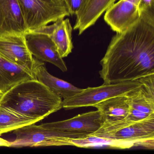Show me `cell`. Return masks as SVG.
<instances>
[{
    "label": "cell",
    "instance_id": "cell-1",
    "mask_svg": "<svg viewBox=\"0 0 154 154\" xmlns=\"http://www.w3.org/2000/svg\"><path fill=\"white\" fill-rule=\"evenodd\" d=\"M100 64L104 85L154 74V26L140 18L125 31L116 33Z\"/></svg>",
    "mask_w": 154,
    "mask_h": 154
},
{
    "label": "cell",
    "instance_id": "cell-2",
    "mask_svg": "<svg viewBox=\"0 0 154 154\" xmlns=\"http://www.w3.org/2000/svg\"><path fill=\"white\" fill-rule=\"evenodd\" d=\"M0 105L40 122L63 108V100L43 83L30 79L3 94Z\"/></svg>",
    "mask_w": 154,
    "mask_h": 154
},
{
    "label": "cell",
    "instance_id": "cell-3",
    "mask_svg": "<svg viewBox=\"0 0 154 154\" xmlns=\"http://www.w3.org/2000/svg\"><path fill=\"white\" fill-rule=\"evenodd\" d=\"M27 31L70 16L65 0H18Z\"/></svg>",
    "mask_w": 154,
    "mask_h": 154
},
{
    "label": "cell",
    "instance_id": "cell-4",
    "mask_svg": "<svg viewBox=\"0 0 154 154\" xmlns=\"http://www.w3.org/2000/svg\"><path fill=\"white\" fill-rule=\"evenodd\" d=\"M35 124L27 125L13 131L16 138L14 141L11 142V147L20 148L72 146L73 139L86 137L50 129Z\"/></svg>",
    "mask_w": 154,
    "mask_h": 154
},
{
    "label": "cell",
    "instance_id": "cell-5",
    "mask_svg": "<svg viewBox=\"0 0 154 154\" xmlns=\"http://www.w3.org/2000/svg\"><path fill=\"white\" fill-rule=\"evenodd\" d=\"M139 80L121 82L111 84H103L96 87L82 89L80 92L63 100V108L73 109L88 107L119 95H126L128 93L140 86Z\"/></svg>",
    "mask_w": 154,
    "mask_h": 154
},
{
    "label": "cell",
    "instance_id": "cell-6",
    "mask_svg": "<svg viewBox=\"0 0 154 154\" xmlns=\"http://www.w3.org/2000/svg\"><path fill=\"white\" fill-rule=\"evenodd\" d=\"M91 136L134 142L137 146L154 149V117L137 122L121 129L109 132H95Z\"/></svg>",
    "mask_w": 154,
    "mask_h": 154
},
{
    "label": "cell",
    "instance_id": "cell-7",
    "mask_svg": "<svg viewBox=\"0 0 154 154\" xmlns=\"http://www.w3.org/2000/svg\"><path fill=\"white\" fill-rule=\"evenodd\" d=\"M25 38L28 48L33 56L40 61L53 64L63 72L67 71L65 63L48 35L37 31H27Z\"/></svg>",
    "mask_w": 154,
    "mask_h": 154
},
{
    "label": "cell",
    "instance_id": "cell-8",
    "mask_svg": "<svg viewBox=\"0 0 154 154\" xmlns=\"http://www.w3.org/2000/svg\"><path fill=\"white\" fill-rule=\"evenodd\" d=\"M102 124L100 111H92L78 114L65 120L43 123L44 128L71 134L89 136L96 132Z\"/></svg>",
    "mask_w": 154,
    "mask_h": 154
},
{
    "label": "cell",
    "instance_id": "cell-9",
    "mask_svg": "<svg viewBox=\"0 0 154 154\" xmlns=\"http://www.w3.org/2000/svg\"><path fill=\"white\" fill-rule=\"evenodd\" d=\"M140 19L138 7L126 0H119L106 11L104 20L116 33L125 31Z\"/></svg>",
    "mask_w": 154,
    "mask_h": 154
},
{
    "label": "cell",
    "instance_id": "cell-10",
    "mask_svg": "<svg viewBox=\"0 0 154 154\" xmlns=\"http://www.w3.org/2000/svg\"><path fill=\"white\" fill-rule=\"evenodd\" d=\"M0 57L19 65L34 61L26 44L25 35L9 34L0 36Z\"/></svg>",
    "mask_w": 154,
    "mask_h": 154
},
{
    "label": "cell",
    "instance_id": "cell-11",
    "mask_svg": "<svg viewBox=\"0 0 154 154\" xmlns=\"http://www.w3.org/2000/svg\"><path fill=\"white\" fill-rule=\"evenodd\" d=\"M27 32L18 0H0V36Z\"/></svg>",
    "mask_w": 154,
    "mask_h": 154
},
{
    "label": "cell",
    "instance_id": "cell-12",
    "mask_svg": "<svg viewBox=\"0 0 154 154\" xmlns=\"http://www.w3.org/2000/svg\"><path fill=\"white\" fill-rule=\"evenodd\" d=\"M36 59L31 63L19 65L0 57V93L4 94L23 81L36 79L33 71Z\"/></svg>",
    "mask_w": 154,
    "mask_h": 154
},
{
    "label": "cell",
    "instance_id": "cell-13",
    "mask_svg": "<svg viewBox=\"0 0 154 154\" xmlns=\"http://www.w3.org/2000/svg\"><path fill=\"white\" fill-rule=\"evenodd\" d=\"M35 31L48 35L55 45L58 53L63 58L72 52V27L69 19H61L54 24L45 26Z\"/></svg>",
    "mask_w": 154,
    "mask_h": 154
},
{
    "label": "cell",
    "instance_id": "cell-14",
    "mask_svg": "<svg viewBox=\"0 0 154 154\" xmlns=\"http://www.w3.org/2000/svg\"><path fill=\"white\" fill-rule=\"evenodd\" d=\"M94 107L101 114L103 128L119 122L126 119L130 111L129 101L126 95L115 96L103 101Z\"/></svg>",
    "mask_w": 154,
    "mask_h": 154
},
{
    "label": "cell",
    "instance_id": "cell-15",
    "mask_svg": "<svg viewBox=\"0 0 154 154\" xmlns=\"http://www.w3.org/2000/svg\"><path fill=\"white\" fill-rule=\"evenodd\" d=\"M139 80L140 86L126 94L131 107L148 114H154V74Z\"/></svg>",
    "mask_w": 154,
    "mask_h": 154
},
{
    "label": "cell",
    "instance_id": "cell-16",
    "mask_svg": "<svg viewBox=\"0 0 154 154\" xmlns=\"http://www.w3.org/2000/svg\"><path fill=\"white\" fill-rule=\"evenodd\" d=\"M117 0H87L83 7L75 15L73 29L78 30L81 35L94 26L100 17Z\"/></svg>",
    "mask_w": 154,
    "mask_h": 154
},
{
    "label": "cell",
    "instance_id": "cell-17",
    "mask_svg": "<svg viewBox=\"0 0 154 154\" xmlns=\"http://www.w3.org/2000/svg\"><path fill=\"white\" fill-rule=\"evenodd\" d=\"M33 71L37 80L43 83L64 100L73 96L82 90L50 74L47 70L45 63L37 58Z\"/></svg>",
    "mask_w": 154,
    "mask_h": 154
},
{
    "label": "cell",
    "instance_id": "cell-18",
    "mask_svg": "<svg viewBox=\"0 0 154 154\" xmlns=\"http://www.w3.org/2000/svg\"><path fill=\"white\" fill-rule=\"evenodd\" d=\"M38 122L11 109L0 105V135Z\"/></svg>",
    "mask_w": 154,
    "mask_h": 154
},
{
    "label": "cell",
    "instance_id": "cell-19",
    "mask_svg": "<svg viewBox=\"0 0 154 154\" xmlns=\"http://www.w3.org/2000/svg\"><path fill=\"white\" fill-rule=\"evenodd\" d=\"M72 142V146L81 148L107 146L111 148L125 149L137 146L136 144L134 142L99 137L91 135L73 139Z\"/></svg>",
    "mask_w": 154,
    "mask_h": 154
},
{
    "label": "cell",
    "instance_id": "cell-20",
    "mask_svg": "<svg viewBox=\"0 0 154 154\" xmlns=\"http://www.w3.org/2000/svg\"><path fill=\"white\" fill-rule=\"evenodd\" d=\"M138 8L140 18L154 26V0H140Z\"/></svg>",
    "mask_w": 154,
    "mask_h": 154
},
{
    "label": "cell",
    "instance_id": "cell-21",
    "mask_svg": "<svg viewBox=\"0 0 154 154\" xmlns=\"http://www.w3.org/2000/svg\"><path fill=\"white\" fill-rule=\"evenodd\" d=\"M87 0H65L70 16L76 15Z\"/></svg>",
    "mask_w": 154,
    "mask_h": 154
},
{
    "label": "cell",
    "instance_id": "cell-22",
    "mask_svg": "<svg viewBox=\"0 0 154 154\" xmlns=\"http://www.w3.org/2000/svg\"><path fill=\"white\" fill-rule=\"evenodd\" d=\"M11 142L0 137V146L11 147Z\"/></svg>",
    "mask_w": 154,
    "mask_h": 154
},
{
    "label": "cell",
    "instance_id": "cell-23",
    "mask_svg": "<svg viewBox=\"0 0 154 154\" xmlns=\"http://www.w3.org/2000/svg\"><path fill=\"white\" fill-rule=\"evenodd\" d=\"M126 1L131 2V3L135 4V5L137 6V7L140 1V0H126Z\"/></svg>",
    "mask_w": 154,
    "mask_h": 154
},
{
    "label": "cell",
    "instance_id": "cell-24",
    "mask_svg": "<svg viewBox=\"0 0 154 154\" xmlns=\"http://www.w3.org/2000/svg\"><path fill=\"white\" fill-rule=\"evenodd\" d=\"M2 95H3V94L1 93H0V100H1V99Z\"/></svg>",
    "mask_w": 154,
    "mask_h": 154
}]
</instances>
